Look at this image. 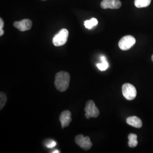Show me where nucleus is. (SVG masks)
<instances>
[{"label":"nucleus","instance_id":"1","mask_svg":"<svg viewBox=\"0 0 153 153\" xmlns=\"http://www.w3.org/2000/svg\"><path fill=\"white\" fill-rule=\"evenodd\" d=\"M71 77L68 73L60 71L55 76V85L56 88L61 92L66 91L69 87Z\"/></svg>","mask_w":153,"mask_h":153},{"label":"nucleus","instance_id":"2","mask_svg":"<svg viewBox=\"0 0 153 153\" xmlns=\"http://www.w3.org/2000/svg\"><path fill=\"white\" fill-rule=\"evenodd\" d=\"M69 36V32L66 28H63L53 37L52 42L56 47H60L65 44L67 42Z\"/></svg>","mask_w":153,"mask_h":153},{"label":"nucleus","instance_id":"3","mask_svg":"<svg viewBox=\"0 0 153 153\" xmlns=\"http://www.w3.org/2000/svg\"><path fill=\"white\" fill-rule=\"evenodd\" d=\"M122 93L125 98L128 100H132L136 97L137 90L133 85L125 83L122 86Z\"/></svg>","mask_w":153,"mask_h":153},{"label":"nucleus","instance_id":"4","mask_svg":"<svg viewBox=\"0 0 153 153\" xmlns=\"http://www.w3.org/2000/svg\"><path fill=\"white\" fill-rule=\"evenodd\" d=\"M85 111V117L88 119L91 117H97L99 115V111L93 100H88L87 102Z\"/></svg>","mask_w":153,"mask_h":153},{"label":"nucleus","instance_id":"5","mask_svg":"<svg viewBox=\"0 0 153 153\" xmlns=\"http://www.w3.org/2000/svg\"><path fill=\"white\" fill-rule=\"evenodd\" d=\"M136 39L131 35L125 36L121 39L119 42V47L123 51L131 49L136 43Z\"/></svg>","mask_w":153,"mask_h":153},{"label":"nucleus","instance_id":"6","mask_svg":"<svg viewBox=\"0 0 153 153\" xmlns=\"http://www.w3.org/2000/svg\"><path fill=\"white\" fill-rule=\"evenodd\" d=\"M75 142L76 144L85 150H88L93 146L90 137H84L82 134H79L75 138Z\"/></svg>","mask_w":153,"mask_h":153},{"label":"nucleus","instance_id":"7","mask_svg":"<svg viewBox=\"0 0 153 153\" xmlns=\"http://www.w3.org/2000/svg\"><path fill=\"white\" fill-rule=\"evenodd\" d=\"M102 9H117L121 6V2L119 0H103L100 4Z\"/></svg>","mask_w":153,"mask_h":153},{"label":"nucleus","instance_id":"8","mask_svg":"<svg viewBox=\"0 0 153 153\" xmlns=\"http://www.w3.org/2000/svg\"><path fill=\"white\" fill-rule=\"evenodd\" d=\"M13 25L15 27L21 31H27L31 28L33 23L32 21L28 19H23L21 21L15 22L13 23Z\"/></svg>","mask_w":153,"mask_h":153},{"label":"nucleus","instance_id":"9","mask_svg":"<svg viewBox=\"0 0 153 153\" xmlns=\"http://www.w3.org/2000/svg\"><path fill=\"white\" fill-rule=\"evenodd\" d=\"M71 112L68 110H65L61 114L60 121L62 128L69 126L71 121Z\"/></svg>","mask_w":153,"mask_h":153},{"label":"nucleus","instance_id":"10","mask_svg":"<svg viewBox=\"0 0 153 153\" xmlns=\"http://www.w3.org/2000/svg\"><path fill=\"white\" fill-rule=\"evenodd\" d=\"M126 123L136 128H140L142 126V121L137 116H131L128 117L126 119Z\"/></svg>","mask_w":153,"mask_h":153},{"label":"nucleus","instance_id":"11","mask_svg":"<svg viewBox=\"0 0 153 153\" xmlns=\"http://www.w3.org/2000/svg\"><path fill=\"white\" fill-rule=\"evenodd\" d=\"M128 145L131 148H135L138 145V141H137V136L136 134L130 133L128 136Z\"/></svg>","mask_w":153,"mask_h":153},{"label":"nucleus","instance_id":"12","mask_svg":"<svg viewBox=\"0 0 153 153\" xmlns=\"http://www.w3.org/2000/svg\"><path fill=\"white\" fill-rule=\"evenodd\" d=\"M100 60L102 61L101 63H99L97 66L98 68L101 71H104L108 68V63L107 61L106 57L104 56H102L100 57Z\"/></svg>","mask_w":153,"mask_h":153},{"label":"nucleus","instance_id":"13","mask_svg":"<svg viewBox=\"0 0 153 153\" xmlns=\"http://www.w3.org/2000/svg\"><path fill=\"white\" fill-rule=\"evenodd\" d=\"M152 0H134V5L138 8L146 7L150 5Z\"/></svg>","mask_w":153,"mask_h":153},{"label":"nucleus","instance_id":"14","mask_svg":"<svg viewBox=\"0 0 153 153\" xmlns=\"http://www.w3.org/2000/svg\"><path fill=\"white\" fill-rule=\"evenodd\" d=\"M98 24V21L95 18H93L90 20H87L84 22V25L85 27L89 30L92 29L94 26H96Z\"/></svg>","mask_w":153,"mask_h":153},{"label":"nucleus","instance_id":"15","mask_svg":"<svg viewBox=\"0 0 153 153\" xmlns=\"http://www.w3.org/2000/svg\"><path fill=\"white\" fill-rule=\"evenodd\" d=\"M7 102V97L5 94L3 92L0 93V109L3 108Z\"/></svg>","mask_w":153,"mask_h":153},{"label":"nucleus","instance_id":"16","mask_svg":"<svg viewBox=\"0 0 153 153\" xmlns=\"http://www.w3.org/2000/svg\"><path fill=\"white\" fill-rule=\"evenodd\" d=\"M45 145L47 148L52 149V148L55 147L56 146L57 143L54 141H48V142H46L45 143Z\"/></svg>","mask_w":153,"mask_h":153},{"label":"nucleus","instance_id":"17","mask_svg":"<svg viewBox=\"0 0 153 153\" xmlns=\"http://www.w3.org/2000/svg\"><path fill=\"white\" fill-rule=\"evenodd\" d=\"M4 26V23L2 18L0 19V36H2L4 33V31L3 30V27Z\"/></svg>","mask_w":153,"mask_h":153},{"label":"nucleus","instance_id":"18","mask_svg":"<svg viewBox=\"0 0 153 153\" xmlns=\"http://www.w3.org/2000/svg\"><path fill=\"white\" fill-rule=\"evenodd\" d=\"M52 153H60V152H59L58 150H55V151H53V152H52Z\"/></svg>","mask_w":153,"mask_h":153},{"label":"nucleus","instance_id":"19","mask_svg":"<svg viewBox=\"0 0 153 153\" xmlns=\"http://www.w3.org/2000/svg\"><path fill=\"white\" fill-rule=\"evenodd\" d=\"M152 61H153V55H152Z\"/></svg>","mask_w":153,"mask_h":153},{"label":"nucleus","instance_id":"20","mask_svg":"<svg viewBox=\"0 0 153 153\" xmlns=\"http://www.w3.org/2000/svg\"><path fill=\"white\" fill-rule=\"evenodd\" d=\"M43 1H45V0H43Z\"/></svg>","mask_w":153,"mask_h":153}]
</instances>
